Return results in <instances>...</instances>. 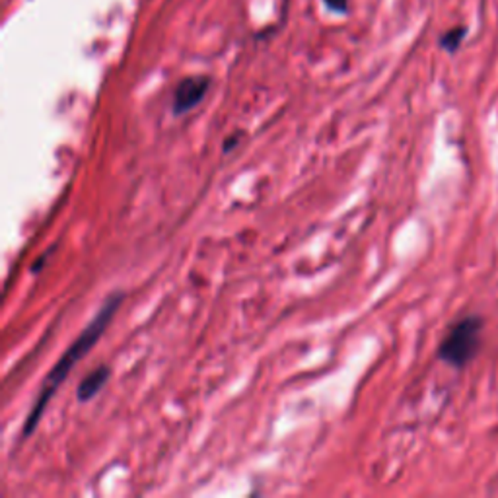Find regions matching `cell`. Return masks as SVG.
Instances as JSON below:
<instances>
[{
	"label": "cell",
	"instance_id": "1",
	"mask_svg": "<svg viewBox=\"0 0 498 498\" xmlns=\"http://www.w3.org/2000/svg\"><path fill=\"white\" fill-rule=\"evenodd\" d=\"M123 300H125V292H113V295H109L106 298V302L101 304V307H99L98 314L94 316V319L90 321V324H88L82 329V333L77 337V339L72 341V345L67 348V353L57 360V364L53 366L51 372L46 376V379H43V384H41L39 393H37V399L32 405V411H29V415L26 417L24 431H22L24 438H29L36 432L37 424H39L43 413H46V409L51 403L53 395L57 393L58 386H61L65 379L68 378L70 370L75 368V366L98 345V341L101 339V335L108 331L117 310L121 307Z\"/></svg>",
	"mask_w": 498,
	"mask_h": 498
},
{
	"label": "cell",
	"instance_id": "6",
	"mask_svg": "<svg viewBox=\"0 0 498 498\" xmlns=\"http://www.w3.org/2000/svg\"><path fill=\"white\" fill-rule=\"evenodd\" d=\"M327 6L337 10V12H345L347 10V0H326Z\"/></svg>",
	"mask_w": 498,
	"mask_h": 498
},
{
	"label": "cell",
	"instance_id": "4",
	"mask_svg": "<svg viewBox=\"0 0 498 498\" xmlns=\"http://www.w3.org/2000/svg\"><path fill=\"white\" fill-rule=\"evenodd\" d=\"M109 376H111V370L109 366L101 364L98 366L96 370H92L88 376H84L82 382L78 384V389H77V399L80 403H88L92 401L96 395L106 388V384L109 382Z\"/></svg>",
	"mask_w": 498,
	"mask_h": 498
},
{
	"label": "cell",
	"instance_id": "3",
	"mask_svg": "<svg viewBox=\"0 0 498 498\" xmlns=\"http://www.w3.org/2000/svg\"><path fill=\"white\" fill-rule=\"evenodd\" d=\"M211 88V78L209 77H189L183 78L178 88L173 92V113L175 115H183L187 111L195 109L202 98L207 96Z\"/></svg>",
	"mask_w": 498,
	"mask_h": 498
},
{
	"label": "cell",
	"instance_id": "2",
	"mask_svg": "<svg viewBox=\"0 0 498 498\" xmlns=\"http://www.w3.org/2000/svg\"><path fill=\"white\" fill-rule=\"evenodd\" d=\"M481 333L482 319L479 316H467L460 319L441 343L438 358L450 364L451 368H465L479 353Z\"/></svg>",
	"mask_w": 498,
	"mask_h": 498
},
{
	"label": "cell",
	"instance_id": "5",
	"mask_svg": "<svg viewBox=\"0 0 498 498\" xmlns=\"http://www.w3.org/2000/svg\"><path fill=\"white\" fill-rule=\"evenodd\" d=\"M467 34V27L463 26H458V27H451L450 32H446L442 37H441V46L442 49H446L448 53H456L462 46V41Z\"/></svg>",
	"mask_w": 498,
	"mask_h": 498
}]
</instances>
